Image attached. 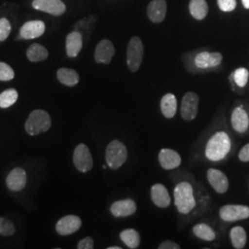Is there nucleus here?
<instances>
[{"instance_id": "nucleus-1", "label": "nucleus", "mask_w": 249, "mask_h": 249, "mask_svg": "<svg viewBox=\"0 0 249 249\" xmlns=\"http://www.w3.org/2000/svg\"><path fill=\"white\" fill-rule=\"evenodd\" d=\"M231 150L230 138L225 132H217L206 146V156L213 161L223 160Z\"/></svg>"}, {"instance_id": "nucleus-2", "label": "nucleus", "mask_w": 249, "mask_h": 249, "mask_svg": "<svg viewBox=\"0 0 249 249\" xmlns=\"http://www.w3.org/2000/svg\"><path fill=\"white\" fill-rule=\"evenodd\" d=\"M175 204L180 213H189L196 207L194 191L191 184L188 182H181L174 191Z\"/></svg>"}, {"instance_id": "nucleus-3", "label": "nucleus", "mask_w": 249, "mask_h": 249, "mask_svg": "<svg viewBox=\"0 0 249 249\" xmlns=\"http://www.w3.org/2000/svg\"><path fill=\"white\" fill-rule=\"evenodd\" d=\"M51 127V118L44 110H35L27 119L25 129L31 136L46 132Z\"/></svg>"}, {"instance_id": "nucleus-4", "label": "nucleus", "mask_w": 249, "mask_h": 249, "mask_svg": "<svg viewBox=\"0 0 249 249\" xmlns=\"http://www.w3.org/2000/svg\"><path fill=\"white\" fill-rule=\"evenodd\" d=\"M127 159V150L123 143L113 141L109 143L106 152V160L111 169L120 168Z\"/></svg>"}, {"instance_id": "nucleus-5", "label": "nucleus", "mask_w": 249, "mask_h": 249, "mask_svg": "<svg viewBox=\"0 0 249 249\" xmlns=\"http://www.w3.org/2000/svg\"><path fill=\"white\" fill-rule=\"evenodd\" d=\"M144 53L142 41L140 37L133 36L127 45L126 50V64L129 71L136 72L142 66Z\"/></svg>"}, {"instance_id": "nucleus-6", "label": "nucleus", "mask_w": 249, "mask_h": 249, "mask_svg": "<svg viewBox=\"0 0 249 249\" xmlns=\"http://www.w3.org/2000/svg\"><path fill=\"white\" fill-rule=\"evenodd\" d=\"M73 162L81 173H87L92 169L93 160L89 148L85 144H79L73 153Z\"/></svg>"}, {"instance_id": "nucleus-7", "label": "nucleus", "mask_w": 249, "mask_h": 249, "mask_svg": "<svg viewBox=\"0 0 249 249\" xmlns=\"http://www.w3.org/2000/svg\"><path fill=\"white\" fill-rule=\"evenodd\" d=\"M220 217L225 222H236L249 218V207L244 205H225L220 209Z\"/></svg>"}, {"instance_id": "nucleus-8", "label": "nucleus", "mask_w": 249, "mask_h": 249, "mask_svg": "<svg viewBox=\"0 0 249 249\" xmlns=\"http://www.w3.org/2000/svg\"><path fill=\"white\" fill-rule=\"evenodd\" d=\"M199 97L195 92H187L182 99L181 103V116L184 120L191 121L196 118L198 111Z\"/></svg>"}, {"instance_id": "nucleus-9", "label": "nucleus", "mask_w": 249, "mask_h": 249, "mask_svg": "<svg viewBox=\"0 0 249 249\" xmlns=\"http://www.w3.org/2000/svg\"><path fill=\"white\" fill-rule=\"evenodd\" d=\"M32 6L35 9L53 16H61L67 9L61 0H34Z\"/></svg>"}, {"instance_id": "nucleus-10", "label": "nucleus", "mask_w": 249, "mask_h": 249, "mask_svg": "<svg viewBox=\"0 0 249 249\" xmlns=\"http://www.w3.org/2000/svg\"><path fill=\"white\" fill-rule=\"evenodd\" d=\"M45 32V24L42 20H31L25 22L19 30L21 39L31 40L43 36Z\"/></svg>"}, {"instance_id": "nucleus-11", "label": "nucleus", "mask_w": 249, "mask_h": 249, "mask_svg": "<svg viewBox=\"0 0 249 249\" xmlns=\"http://www.w3.org/2000/svg\"><path fill=\"white\" fill-rule=\"evenodd\" d=\"M81 226V220L76 215H67L60 219L55 226L56 231L61 235H69L78 231Z\"/></svg>"}, {"instance_id": "nucleus-12", "label": "nucleus", "mask_w": 249, "mask_h": 249, "mask_svg": "<svg viewBox=\"0 0 249 249\" xmlns=\"http://www.w3.org/2000/svg\"><path fill=\"white\" fill-rule=\"evenodd\" d=\"M207 178L211 186L213 187L217 193L223 194L227 191L229 187V181L222 171L213 168L209 169L207 172Z\"/></svg>"}, {"instance_id": "nucleus-13", "label": "nucleus", "mask_w": 249, "mask_h": 249, "mask_svg": "<svg viewBox=\"0 0 249 249\" xmlns=\"http://www.w3.org/2000/svg\"><path fill=\"white\" fill-rule=\"evenodd\" d=\"M115 53L116 50L112 42L107 39H104L96 46L94 53L95 61L101 64H109L112 61Z\"/></svg>"}, {"instance_id": "nucleus-14", "label": "nucleus", "mask_w": 249, "mask_h": 249, "mask_svg": "<svg viewBox=\"0 0 249 249\" xmlns=\"http://www.w3.org/2000/svg\"><path fill=\"white\" fill-rule=\"evenodd\" d=\"M167 11L166 0H152L148 6V17L154 23H160L164 20Z\"/></svg>"}, {"instance_id": "nucleus-15", "label": "nucleus", "mask_w": 249, "mask_h": 249, "mask_svg": "<svg viewBox=\"0 0 249 249\" xmlns=\"http://www.w3.org/2000/svg\"><path fill=\"white\" fill-rule=\"evenodd\" d=\"M223 61L222 53L218 52L209 53V52H201L197 53L195 57V65L198 69H210L219 66Z\"/></svg>"}, {"instance_id": "nucleus-16", "label": "nucleus", "mask_w": 249, "mask_h": 249, "mask_svg": "<svg viewBox=\"0 0 249 249\" xmlns=\"http://www.w3.org/2000/svg\"><path fill=\"white\" fill-rule=\"evenodd\" d=\"M151 197L152 202L159 208L165 209L171 204L169 192L161 184H155L151 187Z\"/></svg>"}, {"instance_id": "nucleus-17", "label": "nucleus", "mask_w": 249, "mask_h": 249, "mask_svg": "<svg viewBox=\"0 0 249 249\" xmlns=\"http://www.w3.org/2000/svg\"><path fill=\"white\" fill-rule=\"evenodd\" d=\"M159 162L163 169H176L181 164V156L174 150L161 149L159 153Z\"/></svg>"}, {"instance_id": "nucleus-18", "label": "nucleus", "mask_w": 249, "mask_h": 249, "mask_svg": "<svg viewBox=\"0 0 249 249\" xmlns=\"http://www.w3.org/2000/svg\"><path fill=\"white\" fill-rule=\"evenodd\" d=\"M110 211L115 217H127L136 213L137 205L132 199L126 198L113 203Z\"/></svg>"}, {"instance_id": "nucleus-19", "label": "nucleus", "mask_w": 249, "mask_h": 249, "mask_svg": "<svg viewBox=\"0 0 249 249\" xmlns=\"http://www.w3.org/2000/svg\"><path fill=\"white\" fill-rule=\"evenodd\" d=\"M7 186L12 191L22 190L26 186V172L21 168H15L12 170L6 179Z\"/></svg>"}, {"instance_id": "nucleus-20", "label": "nucleus", "mask_w": 249, "mask_h": 249, "mask_svg": "<svg viewBox=\"0 0 249 249\" xmlns=\"http://www.w3.org/2000/svg\"><path fill=\"white\" fill-rule=\"evenodd\" d=\"M231 121L233 129L238 133H245L249 128V115L241 107H236L233 110Z\"/></svg>"}, {"instance_id": "nucleus-21", "label": "nucleus", "mask_w": 249, "mask_h": 249, "mask_svg": "<svg viewBox=\"0 0 249 249\" xmlns=\"http://www.w3.org/2000/svg\"><path fill=\"white\" fill-rule=\"evenodd\" d=\"M82 48V36L79 32H72L66 39V50L69 57H76Z\"/></svg>"}, {"instance_id": "nucleus-22", "label": "nucleus", "mask_w": 249, "mask_h": 249, "mask_svg": "<svg viewBox=\"0 0 249 249\" xmlns=\"http://www.w3.org/2000/svg\"><path fill=\"white\" fill-rule=\"evenodd\" d=\"M178 101L173 93L165 94L160 100V111L166 118H173L177 114Z\"/></svg>"}, {"instance_id": "nucleus-23", "label": "nucleus", "mask_w": 249, "mask_h": 249, "mask_svg": "<svg viewBox=\"0 0 249 249\" xmlns=\"http://www.w3.org/2000/svg\"><path fill=\"white\" fill-rule=\"evenodd\" d=\"M57 79L58 80L66 86L69 87H73L77 85L80 81V76L78 72L71 69H67V68H62L59 69L56 73Z\"/></svg>"}, {"instance_id": "nucleus-24", "label": "nucleus", "mask_w": 249, "mask_h": 249, "mask_svg": "<svg viewBox=\"0 0 249 249\" xmlns=\"http://www.w3.org/2000/svg\"><path fill=\"white\" fill-rule=\"evenodd\" d=\"M189 11L193 18L201 20L208 15L209 7L206 0H190Z\"/></svg>"}, {"instance_id": "nucleus-25", "label": "nucleus", "mask_w": 249, "mask_h": 249, "mask_svg": "<svg viewBox=\"0 0 249 249\" xmlns=\"http://www.w3.org/2000/svg\"><path fill=\"white\" fill-rule=\"evenodd\" d=\"M27 57L31 62H41L48 57V51L43 45L33 44L27 50Z\"/></svg>"}, {"instance_id": "nucleus-26", "label": "nucleus", "mask_w": 249, "mask_h": 249, "mask_svg": "<svg viewBox=\"0 0 249 249\" xmlns=\"http://www.w3.org/2000/svg\"><path fill=\"white\" fill-rule=\"evenodd\" d=\"M120 239L129 249H138L141 245V235L135 229H125L121 231Z\"/></svg>"}, {"instance_id": "nucleus-27", "label": "nucleus", "mask_w": 249, "mask_h": 249, "mask_svg": "<svg viewBox=\"0 0 249 249\" xmlns=\"http://www.w3.org/2000/svg\"><path fill=\"white\" fill-rule=\"evenodd\" d=\"M230 238L234 249H244L247 244V232L243 227L235 226L230 231Z\"/></svg>"}, {"instance_id": "nucleus-28", "label": "nucleus", "mask_w": 249, "mask_h": 249, "mask_svg": "<svg viewBox=\"0 0 249 249\" xmlns=\"http://www.w3.org/2000/svg\"><path fill=\"white\" fill-rule=\"evenodd\" d=\"M193 232L197 238L205 241H213L216 233L213 229L206 223H198L193 227Z\"/></svg>"}, {"instance_id": "nucleus-29", "label": "nucleus", "mask_w": 249, "mask_h": 249, "mask_svg": "<svg viewBox=\"0 0 249 249\" xmlns=\"http://www.w3.org/2000/svg\"><path fill=\"white\" fill-rule=\"evenodd\" d=\"M18 94L15 89H9L0 93V107L8 108L13 106L18 100Z\"/></svg>"}, {"instance_id": "nucleus-30", "label": "nucleus", "mask_w": 249, "mask_h": 249, "mask_svg": "<svg viewBox=\"0 0 249 249\" xmlns=\"http://www.w3.org/2000/svg\"><path fill=\"white\" fill-rule=\"evenodd\" d=\"M249 72L245 68H239L233 72V80L237 86L241 88L245 87L249 81Z\"/></svg>"}, {"instance_id": "nucleus-31", "label": "nucleus", "mask_w": 249, "mask_h": 249, "mask_svg": "<svg viewBox=\"0 0 249 249\" xmlns=\"http://www.w3.org/2000/svg\"><path fill=\"white\" fill-rule=\"evenodd\" d=\"M14 231H15L14 224L9 220L0 217V234L9 236V235H12Z\"/></svg>"}, {"instance_id": "nucleus-32", "label": "nucleus", "mask_w": 249, "mask_h": 249, "mask_svg": "<svg viewBox=\"0 0 249 249\" xmlns=\"http://www.w3.org/2000/svg\"><path fill=\"white\" fill-rule=\"evenodd\" d=\"M15 73L14 71L9 67L8 64L0 62V80L1 81H9L14 79Z\"/></svg>"}, {"instance_id": "nucleus-33", "label": "nucleus", "mask_w": 249, "mask_h": 249, "mask_svg": "<svg viewBox=\"0 0 249 249\" xmlns=\"http://www.w3.org/2000/svg\"><path fill=\"white\" fill-rule=\"evenodd\" d=\"M11 32L10 22L6 18H0V42H4Z\"/></svg>"}, {"instance_id": "nucleus-34", "label": "nucleus", "mask_w": 249, "mask_h": 249, "mask_svg": "<svg viewBox=\"0 0 249 249\" xmlns=\"http://www.w3.org/2000/svg\"><path fill=\"white\" fill-rule=\"evenodd\" d=\"M218 6L222 11L230 12L236 8V0H217Z\"/></svg>"}, {"instance_id": "nucleus-35", "label": "nucleus", "mask_w": 249, "mask_h": 249, "mask_svg": "<svg viewBox=\"0 0 249 249\" xmlns=\"http://www.w3.org/2000/svg\"><path fill=\"white\" fill-rule=\"evenodd\" d=\"M77 248L79 249H92L94 248V242L90 237H85L79 242Z\"/></svg>"}, {"instance_id": "nucleus-36", "label": "nucleus", "mask_w": 249, "mask_h": 249, "mask_svg": "<svg viewBox=\"0 0 249 249\" xmlns=\"http://www.w3.org/2000/svg\"><path fill=\"white\" fill-rule=\"evenodd\" d=\"M159 249H180V246L173 242V241H164L162 243H160V246L158 247Z\"/></svg>"}, {"instance_id": "nucleus-37", "label": "nucleus", "mask_w": 249, "mask_h": 249, "mask_svg": "<svg viewBox=\"0 0 249 249\" xmlns=\"http://www.w3.org/2000/svg\"><path fill=\"white\" fill-rule=\"evenodd\" d=\"M238 157L242 161H249V143L242 148Z\"/></svg>"}, {"instance_id": "nucleus-38", "label": "nucleus", "mask_w": 249, "mask_h": 249, "mask_svg": "<svg viewBox=\"0 0 249 249\" xmlns=\"http://www.w3.org/2000/svg\"><path fill=\"white\" fill-rule=\"evenodd\" d=\"M242 3L246 9H249V0H242Z\"/></svg>"}, {"instance_id": "nucleus-39", "label": "nucleus", "mask_w": 249, "mask_h": 249, "mask_svg": "<svg viewBox=\"0 0 249 249\" xmlns=\"http://www.w3.org/2000/svg\"><path fill=\"white\" fill-rule=\"evenodd\" d=\"M108 249H121L120 247H110V248H108Z\"/></svg>"}]
</instances>
